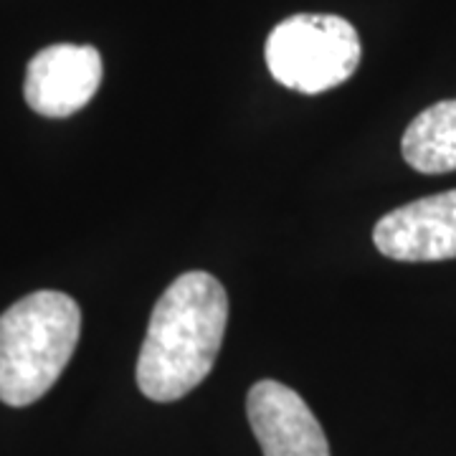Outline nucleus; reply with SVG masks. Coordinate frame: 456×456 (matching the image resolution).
I'll return each mask as SVG.
<instances>
[{
    "instance_id": "f257e3e1",
    "label": "nucleus",
    "mask_w": 456,
    "mask_h": 456,
    "mask_svg": "<svg viewBox=\"0 0 456 456\" xmlns=\"http://www.w3.org/2000/svg\"><path fill=\"white\" fill-rule=\"evenodd\" d=\"M228 297L206 272L180 274L158 299L137 358V388L150 401L170 403L213 370L226 335Z\"/></svg>"
},
{
    "instance_id": "f03ea898",
    "label": "nucleus",
    "mask_w": 456,
    "mask_h": 456,
    "mask_svg": "<svg viewBox=\"0 0 456 456\" xmlns=\"http://www.w3.org/2000/svg\"><path fill=\"white\" fill-rule=\"evenodd\" d=\"M82 335V310L64 292H33L0 314V401L36 403L61 378Z\"/></svg>"
},
{
    "instance_id": "7ed1b4c3",
    "label": "nucleus",
    "mask_w": 456,
    "mask_h": 456,
    "mask_svg": "<svg viewBox=\"0 0 456 456\" xmlns=\"http://www.w3.org/2000/svg\"><path fill=\"white\" fill-rule=\"evenodd\" d=\"M264 56L281 86L299 94H322L355 74L362 46L350 20L297 13L269 33Z\"/></svg>"
},
{
    "instance_id": "20e7f679",
    "label": "nucleus",
    "mask_w": 456,
    "mask_h": 456,
    "mask_svg": "<svg viewBox=\"0 0 456 456\" xmlns=\"http://www.w3.org/2000/svg\"><path fill=\"white\" fill-rule=\"evenodd\" d=\"M104 77L102 53L86 44H53L41 49L26 69L23 97L33 112L64 119L84 110Z\"/></svg>"
},
{
    "instance_id": "39448f33",
    "label": "nucleus",
    "mask_w": 456,
    "mask_h": 456,
    "mask_svg": "<svg viewBox=\"0 0 456 456\" xmlns=\"http://www.w3.org/2000/svg\"><path fill=\"white\" fill-rule=\"evenodd\" d=\"M373 241L393 261L456 259V191L411 200L383 216Z\"/></svg>"
},
{
    "instance_id": "423d86ee",
    "label": "nucleus",
    "mask_w": 456,
    "mask_h": 456,
    "mask_svg": "<svg viewBox=\"0 0 456 456\" xmlns=\"http://www.w3.org/2000/svg\"><path fill=\"white\" fill-rule=\"evenodd\" d=\"M264 456H330L325 431L305 398L277 380H259L246 398Z\"/></svg>"
},
{
    "instance_id": "0eeeda50",
    "label": "nucleus",
    "mask_w": 456,
    "mask_h": 456,
    "mask_svg": "<svg viewBox=\"0 0 456 456\" xmlns=\"http://www.w3.org/2000/svg\"><path fill=\"white\" fill-rule=\"evenodd\" d=\"M406 163L426 173L439 175L456 170V99H444L416 114L403 132Z\"/></svg>"
}]
</instances>
